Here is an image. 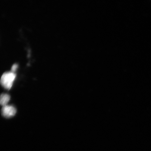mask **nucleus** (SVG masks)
<instances>
[{"label":"nucleus","mask_w":151,"mask_h":151,"mask_svg":"<svg viewBox=\"0 0 151 151\" xmlns=\"http://www.w3.org/2000/svg\"><path fill=\"white\" fill-rule=\"evenodd\" d=\"M2 114L4 117L6 118L13 117L16 113V109L12 105H5L2 109Z\"/></svg>","instance_id":"2"},{"label":"nucleus","mask_w":151,"mask_h":151,"mask_svg":"<svg viewBox=\"0 0 151 151\" xmlns=\"http://www.w3.org/2000/svg\"><path fill=\"white\" fill-rule=\"evenodd\" d=\"M10 99V97L9 94H2L1 95L0 98V103L3 106L6 105Z\"/></svg>","instance_id":"3"},{"label":"nucleus","mask_w":151,"mask_h":151,"mask_svg":"<svg viewBox=\"0 0 151 151\" xmlns=\"http://www.w3.org/2000/svg\"><path fill=\"white\" fill-rule=\"evenodd\" d=\"M16 75L13 72H6L2 76L1 83L6 89H10L12 86Z\"/></svg>","instance_id":"1"},{"label":"nucleus","mask_w":151,"mask_h":151,"mask_svg":"<svg viewBox=\"0 0 151 151\" xmlns=\"http://www.w3.org/2000/svg\"><path fill=\"white\" fill-rule=\"evenodd\" d=\"M18 67V65L17 64H14L13 65V66H12V72H14V71H15L16 70L17 68Z\"/></svg>","instance_id":"4"}]
</instances>
